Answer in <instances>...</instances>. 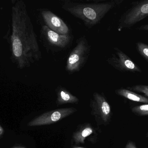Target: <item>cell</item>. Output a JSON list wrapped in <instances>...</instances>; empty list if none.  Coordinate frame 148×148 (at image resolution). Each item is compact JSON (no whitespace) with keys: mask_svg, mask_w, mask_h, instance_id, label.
Wrapping results in <instances>:
<instances>
[{"mask_svg":"<svg viewBox=\"0 0 148 148\" xmlns=\"http://www.w3.org/2000/svg\"><path fill=\"white\" fill-rule=\"evenodd\" d=\"M3 39L8 45L10 61L18 69L29 67L41 59L37 35L23 0L11 1V14Z\"/></svg>","mask_w":148,"mask_h":148,"instance_id":"obj_1","label":"cell"},{"mask_svg":"<svg viewBox=\"0 0 148 148\" xmlns=\"http://www.w3.org/2000/svg\"><path fill=\"white\" fill-rule=\"evenodd\" d=\"M123 2L122 0H64L62 3V8L82 20L86 27L90 28L99 23L111 10Z\"/></svg>","mask_w":148,"mask_h":148,"instance_id":"obj_2","label":"cell"},{"mask_svg":"<svg viewBox=\"0 0 148 148\" xmlns=\"http://www.w3.org/2000/svg\"><path fill=\"white\" fill-rule=\"evenodd\" d=\"M90 50L91 45L85 36L77 39L75 46L67 59L66 71L70 74L80 71L87 62Z\"/></svg>","mask_w":148,"mask_h":148,"instance_id":"obj_3","label":"cell"},{"mask_svg":"<svg viewBox=\"0 0 148 148\" xmlns=\"http://www.w3.org/2000/svg\"><path fill=\"white\" fill-rule=\"evenodd\" d=\"M40 38L46 49L58 52L67 49L72 44L73 36L71 34L62 35L51 30L46 25L42 26Z\"/></svg>","mask_w":148,"mask_h":148,"instance_id":"obj_4","label":"cell"},{"mask_svg":"<svg viewBox=\"0 0 148 148\" xmlns=\"http://www.w3.org/2000/svg\"><path fill=\"white\" fill-rule=\"evenodd\" d=\"M132 4L119 19L120 29L130 28L148 17V0L134 2Z\"/></svg>","mask_w":148,"mask_h":148,"instance_id":"obj_5","label":"cell"},{"mask_svg":"<svg viewBox=\"0 0 148 148\" xmlns=\"http://www.w3.org/2000/svg\"><path fill=\"white\" fill-rule=\"evenodd\" d=\"M114 53L107 62L115 69L121 72H138L141 73V69L132 60L117 47L114 48Z\"/></svg>","mask_w":148,"mask_h":148,"instance_id":"obj_6","label":"cell"},{"mask_svg":"<svg viewBox=\"0 0 148 148\" xmlns=\"http://www.w3.org/2000/svg\"><path fill=\"white\" fill-rule=\"evenodd\" d=\"M40 14L44 25L51 30L60 34H70V29L65 22L53 13L47 9H40Z\"/></svg>","mask_w":148,"mask_h":148,"instance_id":"obj_7","label":"cell"},{"mask_svg":"<svg viewBox=\"0 0 148 148\" xmlns=\"http://www.w3.org/2000/svg\"><path fill=\"white\" fill-rule=\"evenodd\" d=\"M76 110L74 108L61 109L45 113L29 123L28 126L35 127L52 124L73 114Z\"/></svg>","mask_w":148,"mask_h":148,"instance_id":"obj_8","label":"cell"},{"mask_svg":"<svg viewBox=\"0 0 148 148\" xmlns=\"http://www.w3.org/2000/svg\"><path fill=\"white\" fill-rule=\"evenodd\" d=\"M94 100L92 101V104L94 107L99 108L100 114L105 122L109 119L110 114V107L109 104L106 101L105 97L102 94L97 93H95L93 94Z\"/></svg>","mask_w":148,"mask_h":148,"instance_id":"obj_9","label":"cell"},{"mask_svg":"<svg viewBox=\"0 0 148 148\" xmlns=\"http://www.w3.org/2000/svg\"><path fill=\"white\" fill-rule=\"evenodd\" d=\"M56 91L57 96V103L59 104L75 103L78 101V99L76 96L62 86H58Z\"/></svg>","mask_w":148,"mask_h":148,"instance_id":"obj_10","label":"cell"},{"mask_svg":"<svg viewBox=\"0 0 148 148\" xmlns=\"http://www.w3.org/2000/svg\"><path fill=\"white\" fill-rule=\"evenodd\" d=\"M116 93L119 95L130 101L148 104V98L128 89H120L116 90Z\"/></svg>","mask_w":148,"mask_h":148,"instance_id":"obj_11","label":"cell"},{"mask_svg":"<svg viewBox=\"0 0 148 148\" xmlns=\"http://www.w3.org/2000/svg\"><path fill=\"white\" fill-rule=\"evenodd\" d=\"M136 48L139 54L148 62V45L142 42L136 43Z\"/></svg>","mask_w":148,"mask_h":148,"instance_id":"obj_12","label":"cell"},{"mask_svg":"<svg viewBox=\"0 0 148 148\" xmlns=\"http://www.w3.org/2000/svg\"><path fill=\"white\" fill-rule=\"evenodd\" d=\"M92 133H93V130L91 128L87 127L83 129L82 132H80L79 134H77V135L75 136V138L77 141L82 142L83 141L84 138L90 135Z\"/></svg>","mask_w":148,"mask_h":148,"instance_id":"obj_13","label":"cell"},{"mask_svg":"<svg viewBox=\"0 0 148 148\" xmlns=\"http://www.w3.org/2000/svg\"><path fill=\"white\" fill-rule=\"evenodd\" d=\"M127 89L130 91L143 93L148 97V86L143 85H136L127 87Z\"/></svg>","mask_w":148,"mask_h":148,"instance_id":"obj_14","label":"cell"},{"mask_svg":"<svg viewBox=\"0 0 148 148\" xmlns=\"http://www.w3.org/2000/svg\"><path fill=\"white\" fill-rule=\"evenodd\" d=\"M132 111L140 115H148V104L134 107L132 108Z\"/></svg>","mask_w":148,"mask_h":148,"instance_id":"obj_15","label":"cell"},{"mask_svg":"<svg viewBox=\"0 0 148 148\" xmlns=\"http://www.w3.org/2000/svg\"><path fill=\"white\" fill-rule=\"evenodd\" d=\"M136 29L138 30H145V31H148V24L142 25V26L137 28Z\"/></svg>","mask_w":148,"mask_h":148,"instance_id":"obj_16","label":"cell"},{"mask_svg":"<svg viewBox=\"0 0 148 148\" xmlns=\"http://www.w3.org/2000/svg\"><path fill=\"white\" fill-rule=\"evenodd\" d=\"M126 148H137L136 147L135 145L133 143V142H130L127 146H126Z\"/></svg>","mask_w":148,"mask_h":148,"instance_id":"obj_17","label":"cell"},{"mask_svg":"<svg viewBox=\"0 0 148 148\" xmlns=\"http://www.w3.org/2000/svg\"><path fill=\"white\" fill-rule=\"evenodd\" d=\"M4 133V129H3L1 126L0 125V136L2 135Z\"/></svg>","mask_w":148,"mask_h":148,"instance_id":"obj_18","label":"cell"},{"mask_svg":"<svg viewBox=\"0 0 148 148\" xmlns=\"http://www.w3.org/2000/svg\"><path fill=\"white\" fill-rule=\"evenodd\" d=\"M13 148H25L24 147H14Z\"/></svg>","mask_w":148,"mask_h":148,"instance_id":"obj_19","label":"cell"},{"mask_svg":"<svg viewBox=\"0 0 148 148\" xmlns=\"http://www.w3.org/2000/svg\"><path fill=\"white\" fill-rule=\"evenodd\" d=\"M1 3H0V10H1Z\"/></svg>","mask_w":148,"mask_h":148,"instance_id":"obj_20","label":"cell"},{"mask_svg":"<svg viewBox=\"0 0 148 148\" xmlns=\"http://www.w3.org/2000/svg\"><path fill=\"white\" fill-rule=\"evenodd\" d=\"M147 136H148V134H147Z\"/></svg>","mask_w":148,"mask_h":148,"instance_id":"obj_21","label":"cell"}]
</instances>
